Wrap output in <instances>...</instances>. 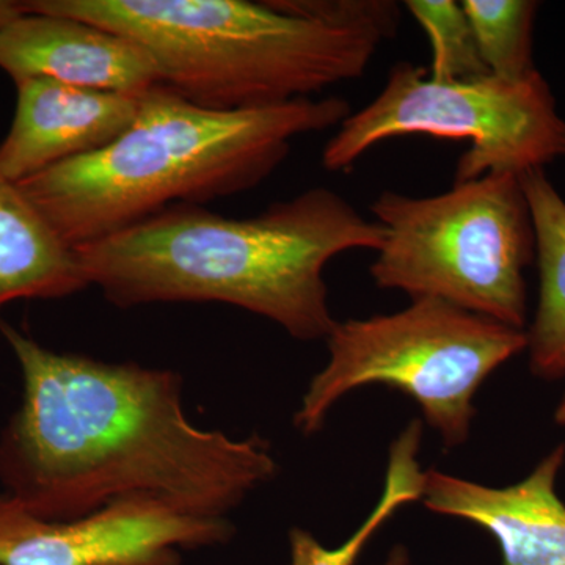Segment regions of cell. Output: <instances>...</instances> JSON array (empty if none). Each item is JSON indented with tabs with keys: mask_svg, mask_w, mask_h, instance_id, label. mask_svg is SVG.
<instances>
[{
	"mask_svg": "<svg viewBox=\"0 0 565 565\" xmlns=\"http://www.w3.org/2000/svg\"><path fill=\"white\" fill-rule=\"evenodd\" d=\"M296 17L345 29H363L390 39L399 22V7L388 0H270Z\"/></svg>",
	"mask_w": 565,
	"mask_h": 565,
	"instance_id": "17",
	"label": "cell"
},
{
	"mask_svg": "<svg viewBox=\"0 0 565 565\" xmlns=\"http://www.w3.org/2000/svg\"><path fill=\"white\" fill-rule=\"evenodd\" d=\"M0 70L14 85L50 79L131 96L162 84L150 54L126 36L90 22L25 10L0 32Z\"/></svg>",
	"mask_w": 565,
	"mask_h": 565,
	"instance_id": "9",
	"label": "cell"
},
{
	"mask_svg": "<svg viewBox=\"0 0 565 565\" xmlns=\"http://www.w3.org/2000/svg\"><path fill=\"white\" fill-rule=\"evenodd\" d=\"M22 2H11V0H0V32L17 20L22 14Z\"/></svg>",
	"mask_w": 565,
	"mask_h": 565,
	"instance_id": "18",
	"label": "cell"
},
{
	"mask_svg": "<svg viewBox=\"0 0 565 565\" xmlns=\"http://www.w3.org/2000/svg\"><path fill=\"white\" fill-rule=\"evenodd\" d=\"M479 52L490 76L519 82L539 71L533 58L534 0H463Z\"/></svg>",
	"mask_w": 565,
	"mask_h": 565,
	"instance_id": "15",
	"label": "cell"
},
{
	"mask_svg": "<svg viewBox=\"0 0 565 565\" xmlns=\"http://www.w3.org/2000/svg\"><path fill=\"white\" fill-rule=\"evenodd\" d=\"M17 88V111L0 143V173L13 182L103 150L139 110L140 96L50 79L21 82Z\"/></svg>",
	"mask_w": 565,
	"mask_h": 565,
	"instance_id": "11",
	"label": "cell"
},
{
	"mask_svg": "<svg viewBox=\"0 0 565 565\" xmlns=\"http://www.w3.org/2000/svg\"><path fill=\"white\" fill-rule=\"evenodd\" d=\"M230 520L184 515L152 501H120L46 520L0 493V565H181V550L223 545Z\"/></svg>",
	"mask_w": 565,
	"mask_h": 565,
	"instance_id": "8",
	"label": "cell"
},
{
	"mask_svg": "<svg viewBox=\"0 0 565 565\" xmlns=\"http://www.w3.org/2000/svg\"><path fill=\"white\" fill-rule=\"evenodd\" d=\"M384 239L381 223L315 188L255 217L180 204L74 252L87 285L117 307L233 305L313 341L327 340L338 322L327 264L345 252H377Z\"/></svg>",
	"mask_w": 565,
	"mask_h": 565,
	"instance_id": "2",
	"label": "cell"
},
{
	"mask_svg": "<svg viewBox=\"0 0 565 565\" xmlns=\"http://www.w3.org/2000/svg\"><path fill=\"white\" fill-rule=\"evenodd\" d=\"M404 6L430 41L433 63L427 71L433 79L468 81L489 76L462 2L408 0Z\"/></svg>",
	"mask_w": 565,
	"mask_h": 565,
	"instance_id": "16",
	"label": "cell"
},
{
	"mask_svg": "<svg viewBox=\"0 0 565 565\" xmlns=\"http://www.w3.org/2000/svg\"><path fill=\"white\" fill-rule=\"evenodd\" d=\"M22 9L99 25L150 54L162 84L214 110L313 98L366 73L381 33L247 0H31Z\"/></svg>",
	"mask_w": 565,
	"mask_h": 565,
	"instance_id": "4",
	"label": "cell"
},
{
	"mask_svg": "<svg viewBox=\"0 0 565 565\" xmlns=\"http://www.w3.org/2000/svg\"><path fill=\"white\" fill-rule=\"evenodd\" d=\"M564 460L561 445L523 481L508 487L426 471L422 500L435 514L467 520L492 534L503 565H565V504L556 492Z\"/></svg>",
	"mask_w": 565,
	"mask_h": 565,
	"instance_id": "10",
	"label": "cell"
},
{
	"mask_svg": "<svg viewBox=\"0 0 565 565\" xmlns=\"http://www.w3.org/2000/svg\"><path fill=\"white\" fill-rule=\"evenodd\" d=\"M535 236L539 303L526 332L531 371L542 379L565 375V200L544 169L520 174Z\"/></svg>",
	"mask_w": 565,
	"mask_h": 565,
	"instance_id": "13",
	"label": "cell"
},
{
	"mask_svg": "<svg viewBox=\"0 0 565 565\" xmlns=\"http://www.w3.org/2000/svg\"><path fill=\"white\" fill-rule=\"evenodd\" d=\"M329 362L311 379L294 423L318 433L345 394L363 386L399 390L422 407L446 448L468 440L478 390L526 349L525 330L440 299H414L404 310L337 322Z\"/></svg>",
	"mask_w": 565,
	"mask_h": 565,
	"instance_id": "6",
	"label": "cell"
},
{
	"mask_svg": "<svg viewBox=\"0 0 565 565\" xmlns=\"http://www.w3.org/2000/svg\"><path fill=\"white\" fill-rule=\"evenodd\" d=\"M405 136L467 140L455 182L490 173L523 174L565 158V120L541 73L435 81L408 62L390 71L373 103L353 111L322 151L329 172H344L382 141Z\"/></svg>",
	"mask_w": 565,
	"mask_h": 565,
	"instance_id": "7",
	"label": "cell"
},
{
	"mask_svg": "<svg viewBox=\"0 0 565 565\" xmlns=\"http://www.w3.org/2000/svg\"><path fill=\"white\" fill-rule=\"evenodd\" d=\"M377 565H411V555L405 546L397 545L388 553L384 563Z\"/></svg>",
	"mask_w": 565,
	"mask_h": 565,
	"instance_id": "19",
	"label": "cell"
},
{
	"mask_svg": "<svg viewBox=\"0 0 565 565\" xmlns=\"http://www.w3.org/2000/svg\"><path fill=\"white\" fill-rule=\"evenodd\" d=\"M22 396L0 433V484L33 515L71 520L120 501L228 520L273 481L278 463L258 435L196 426L180 375L44 348L9 322Z\"/></svg>",
	"mask_w": 565,
	"mask_h": 565,
	"instance_id": "1",
	"label": "cell"
},
{
	"mask_svg": "<svg viewBox=\"0 0 565 565\" xmlns=\"http://www.w3.org/2000/svg\"><path fill=\"white\" fill-rule=\"evenodd\" d=\"M555 418L557 424L565 426V394L561 404L557 405Z\"/></svg>",
	"mask_w": 565,
	"mask_h": 565,
	"instance_id": "20",
	"label": "cell"
},
{
	"mask_svg": "<svg viewBox=\"0 0 565 565\" xmlns=\"http://www.w3.org/2000/svg\"><path fill=\"white\" fill-rule=\"evenodd\" d=\"M85 288L74 248L18 182L0 173V310L14 300L63 299Z\"/></svg>",
	"mask_w": 565,
	"mask_h": 565,
	"instance_id": "12",
	"label": "cell"
},
{
	"mask_svg": "<svg viewBox=\"0 0 565 565\" xmlns=\"http://www.w3.org/2000/svg\"><path fill=\"white\" fill-rule=\"evenodd\" d=\"M422 440L423 424L419 422H412L397 435L396 440L390 446L381 500L343 544L329 548L302 527H294L289 533L288 565H355L375 533H379L403 505L422 500L426 478V471L422 470L419 463Z\"/></svg>",
	"mask_w": 565,
	"mask_h": 565,
	"instance_id": "14",
	"label": "cell"
},
{
	"mask_svg": "<svg viewBox=\"0 0 565 565\" xmlns=\"http://www.w3.org/2000/svg\"><path fill=\"white\" fill-rule=\"evenodd\" d=\"M371 212L385 230L370 267L379 288L525 330L535 236L520 174L490 173L430 196L382 192Z\"/></svg>",
	"mask_w": 565,
	"mask_h": 565,
	"instance_id": "5",
	"label": "cell"
},
{
	"mask_svg": "<svg viewBox=\"0 0 565 565\" xmlns=\"http://www.w3.org/2000/svg\"><path fill=\"white\" fill-rule=\"evenodd\" d=\"M351 114L338 96L214 110L161 84L140 95L129 128L103 150L18 185L76 248L169 207L250 191L288 159L294 140L340 126Z\"/></svg>",
	"mask_w": 565,
	"mask_h": 565,
	"instance_id": "3",
	"label": "cell"
}]
</instances>
